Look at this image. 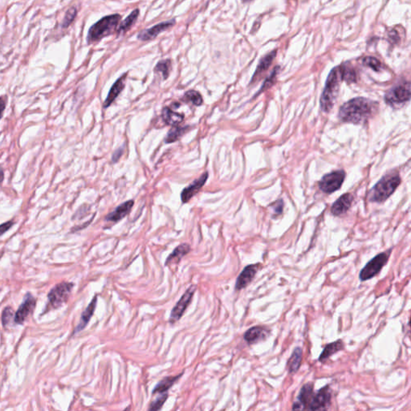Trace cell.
<instances>
[{
	"label": "cell",
	"mask_w": 411,
	"mask_h": 411,
	"mask_svg": "<svg viewBox=\"0 0 411 411\" xmlns=\"http://www.w3.org/2000/svg\"><path fill=\"white\" fill-rule=\"evenodd\" d=\"M378 103L363 97L352 99L340 108L339 117L341 122L347 123L363 124L376 113Z\"/></svg>",
	"instance_id": "6da1fadb"
},
{
	"label": "cell",
	"mask_w": 411,
	"mask_h": 411,
	"mask_svg": "<svg viewBox=\"0 0 411 411\" xmlns=\"http://www.w3.org/2000/svg\"><path fill=\"white\" fill-rule=\"evenodd\" d=\"M343 66L333 68L328 76L321 98V108L324 112H329L338 96L340 85L343 81Z\"/></svg>",
	"instance_id": "7a4b0ae2"
},
{
	"label": "cell",
	"mask_w": 411,
	"mask_h": 411,
	"mask_svg": "<svg viewBox=\"0 0 411 411\" xmlns=\"http://www.w3.org/2000/svg\"><path fill=\"white\" fill-rule=\"evenodd\" d=\"M121 19L122 15L119 14H109L101 18L89 28L87 35V43L89 44L96 43L113 35L117 31Z\"/></svg>",
	"instance_id": "3957f363"
},
{
	"label": "cell",
	"mask_w": 411,
	"mask_h": 411,
	"mask_svg": "<svg viewBox=\"0 0 411 411\" xmlns=\"http://www.w3.org/2000/svg\"><path fill=\"white\" fill-rule=\"evenodd\" d=\"M400 183L401 179L399 175L384 176L373 187L370 193V200L376 203H383L395 192Z\"/></svg>",
	"instance_id": "277c9868"
},
{
	"label": "cell",
	"mask_w": 411,
	"mask_h": 411,
	"mask_svg": "<svg viewBox=\"0 0 411 411\" xmlns=\"http://www.w3.org/2000/svg\"><path fill=\"white\" fill-rule=\"evenodd\" d=\"M73 286L74 284L68 282H62L55 286L47 295L50 308L56 309L65 304L70 296Z\"/></svg>",
	"instance_id": "5b68a950"
},
{
	"label": "cell",
	"mask_w": 411,
	"mask_h": 411,
	"mask_svg": "<svg viewBox=\"0 0 411 411\" xmlns=\"http://www.w3.org/2000/svg\"><path fill=\"white\" fill-rule=\"evenodd\" d=\"M411 98V84L405 82L394 87L385 96V101L393 107L403 105Z\"/></svg>",
	"instance_id": "8992f818"
},
{
	"label": "cell",
	"mask_w": 411,
	"mask_h": 411,
	"mask_svg": "<svg viewBox=\"0 0 411 411\" xmlns=\"http://www.w3.org/2000/svg\"><path fill=\"white\" fill-rule=\"evenodd\" d=\"M389 259L387 253L382 252L371 259L360 272L359 277L362 281L370 280L378 275L379 271L387 264Z\"/></svg>",
	"instance_id": "52a82bcc"
},
{
	"label": "cell",
	"mask_w": 411,
	"mask_h": 411,
	"mask_svg": "<svg viewBox=\"0 0 411 411\" xmlns=\"http://www.w3.org/2000/svg\"><path fill=\"white\" fill-rule=\"evenodd\" d=\"M345 178H346V173L343 171H334L332 173L325 175L322 178L319 183V187L325 193H333L341 188Z\"/></svg>",
	"instance_id": "ba28073f"
},
{
	"label": "cell",
	"mask_w": 411,
	"mask_h": 411,
	"mask_svg": "<svg viewBox=\"0 0 411 411\" xmlns=\"http://www.w3.org/2000/svg\"><path fill=\"white\" fill-rule=\"evenodd\" d=\"M196 288H197V287L196 285H192L186 291L181 299L179 300V302L176 304V305L174 307L173 309L171 311L170 323L175 324V322H177L181 319L183 315L187 310V307L189 306V304L192 302Z\"/></svg>",
	"instance_id": "9c48e42d"
},
{
	"label": "cell",
	"mask_w": 411,
	"mask_h": 411,
	"mask_svg": "<svg viewBox=\"0 0 411 411\" xmlns=\"http://www.w3.org/2000/svg\"><path fill=\"white\" fill-rule=\"evenodd\" d=\"M332 391L329 386L323 387L318 392L313 395L310 405L308 410L310 411H322L327 410L331 405Z\"/></svg>",
	"instance_id": "30bf717a"
},
{
	"label": "cell",
	"mask_w": 411,
	"mask_h": 411,
	"mask_svg": "<svg viewBox=\"0 0 411 411\" xmlns=\"http://www.w3.org/2000/svg\"><path fill=\"white\" fill-rule=\"evenodd\" d=\"M175 24H176L175 19L158 23V24L154 25V27L141 31L138 33V39L142 41H148V40L154 39L158 35H160L161 33L164 32L171 27H173Z\"/></svg>",
	"instance_id": "8fae6325"
},
{
	"label": "cell",
	"mask_w": 411,
	"mask_h": 411,
	"mask_svg": "<svg viewBox=\"0 0 411 411\" xmlns=\"http://www.w3.org/2000/svg\"><path fill=\"white\" fill-rule=\"evenodd\" d=\"M35 299L31 295L27 294L14 315V323L17 325H23L29 316L32 314L35 310Z\"/></svg>",
	"instance_id": "7c38bea8"
},
{
	"label": "cell",
	"mask_w": 411,
	"mask_h": 411,
	"mask_svg": "<svg viewBox=\"0 0 411 411\" xmlns=\"http://www.w3.org/2000/svg\"><path fill=\"white\" fill-rule=\"evenodd\" d=\"M313 395V385L312 383L304 385L300 390V394L297 397V401L293 404L292 410H308Z\"/></svg>",
	"instance_id": "4fadbf2b"
},
{
	"label": "cell",
	"mask_w": 411,
	"mask_h": 411,
	"mask_svg": "<svg viewBox=\"0 0 411 411\" xmlns=\"http://www.w3.org/2000/svg\"><path fill=\"white\" fill-rule=\"evenodd\" d=\"M207 179L208 173L206 172L204 175H201L200 179L193 182L191 185L186 187L181 193V200L183 204H187L190 200H192L194 196H196V194L199 193L202 187H204Z\"/></svg>",
	"instance_id": "5bb4252c"
},
{
	"label": "cell",
	"mask_w": 411,
	"mask_h": 411,
	"mask_svg": "<svg viewBox=\"0 0 411 411\" xmlns=\"http://www.w3.org/2000/svg\"><path fill=\"white\" fill-rule=\"evenodd\" d=\"M258 268H259V264H251V265L245 267L237 279L235 289L239 291V290L246 288L255 278Z\"/></svg>",
	"instance_id": "9a60e30c"
},
{
	"label": "cell",
	"mask_w": 411,
	"mask_h": 411,
	"mask_svg": "<svg viewBox=\"0 0 411 411\" xmlns=\"http://www.w3.org/2000/svg\"><path fill=\"white\" fill-rule=\"evenodd\" d=\"M128 73H125L122 75L119 79H117L111 89L109 90V94L107 97L105 99V103H104V107L108 108L110 106L112 103L115 101V99L119 96L120 93L123 91L125 85H126V79L127 77Z\"/></svg>",
	"instance_id": "2e32d148"
},
{
	"label": "cell",
	"mask_w": 411,
	"mask_h": 411,
	"mask_svg": "<svg viewBox=\"0 0 411 411\" xmlns=\"http://www.w3.org/2000/svg\"><path fill=\"white\" fill-rule=\"evenodd\" d=\"M353 200H354V197L351 194H345L332 206V213L336 216L345 214L351 206Z\"/></svg>",
	"instance_id": "e0dca14e"
},
{
	"label": "cell",
	"mask_w": 411,
	"mask_h": 411,
	"mask_svg": "<svg viewBox=\"0 0 411 411\" xmlns=\"http://www.w3.org/2000/svg\"><path fill=\"white\" fill-rule=\"evenodd\" d=\"M269 335V332L264 328L260 326H255L248 329L244 334V340L249 345L257 343L259 341L265 340Z\"/></svg>",
	"instance_id": "ac0fdd59"
},
{
	"label": "cell",
	"mask_w": 411,
	"mask_h": 411,
	"mask_svg": "<svg viewBox=\"0 0 411 411\" xmlns=\"http://www.w3.org/2000/svg\"><path fill=\"white\" fill-rule=\"evenodd\" d=\"M134 204V200H129V201L124 203L122 205L117 206L115 210H113L112 213L108 214L106 219H107L108 221H112V222L120 221V220L125 218V217L130 213Z\"/></svg>",
	"instance_id": "d6986e66"
},
{
	"label": "cell",
	"mask_w": 411,
	"mask_h": 411,
	"mask_svg": "<svg viewBox=\"0 0 411 411\" xmlns=\"http://www.w3.org/2000/svg\"><path fill=\"white\" fill-rule=\"evenodd\" d=\"M97 296H95L94 298L92 300L90 304H89V306L87 307L86 309L83 312L81 317H80V323H79V325L76 326L74 333H78V332L81 331V330H83V329L85 328V326L88 325V323L89 322L90 319L93 317L95 309H96V307H97Z\"/></svg>",
	"instance_id": "ffe728a7"
},
{
	"label": "cell",
	"mask_w": 411,
	"mask_h": 411,
	"mask_svg": "<svg viewBox=\"0 0 411 411\" xmlns=\"http://www.w3.org/2000/svg\"><path fill=\"white\" fill-rule=\"evenodd\" d=\"M191 251V246L187 243H183L174 250L173 252L169 255L166 260V266L171 265L173 263H179L183 257L185 256Z\"/></svg>",
	"instance_id": "44dd1931"
},
{
	"label": "cell",
	"mask_w": 411,
	"mask_h": 411,
	"mask_svg": "<svg viewBox=\"0 0 411 411\" xmlns=\"http://www.w3.org/2000/svg\"><path fill=\"white\" fill-rule=\"evenodd\" d=\"M139 14H140V10L138 8L134 9V10L126 17V19H124L122 23H120L119 27L117 28V34L120 35V34H122V33L127 32V31L135 24L136 22L138 20Z\"/></svg>",
	"instance_id": "7402d4cb"
},
{
	"label": "cell",
	"mask_w": 411,
	"mask_h": 411,
	"mask_svg": "<svg viewBox=\"0 0 411 411\" xmlns=\"http://www.w3.org/2000/svg\"><path fill=\"white\" fill-rule=\"evenodd\" d=\"M276 53H277L276 51H271V52H270L269 54H267V56H264V57L260 60L259 65H258V68H257L256 71H255V74L253 76L251 83H253L254 81H255V80H258L259 76H260V75H261L263 72H266V71L268 69V68H269L271 63L273 61L274 58L276 57Z\"/></svg>",
	"instance_id": "603a6c76"
},
{
	"label": "cell",
	"mask_w": 411,
	"mask_h": 411,
	"mask_svg": "<svg viewBox=\"0 0 411 411\" xmlns=\"http://www.w3.org/2000/svg\"><path fill=\"white\" fill-rule=\"evenodd\" d=\"M163 121L170 126H177L183 122L184 115L181 113H176L170 108H165L163 110Z\"/></svg>",
	"instance_id": "cb8c5ba5"
},
{
	"label": "cell",
	"mask_w": 411,
	"mask_h": 411,
	"mask_svg": "<svg viewBox=\"0 0 411 411\" xmlns=\"http://www.w3.org/2000/svg\"><path fill=\"white\" fill-rule=\"evenodd\" d=\"M344 346H344V342L341 340H338L335 342L329 344V345L325 346V350L319 358V361L321 362H325L328 358H330L333 354L344 350Z\"/></svg>",
	"instance_id": "d4e9b609"
},
{
	"label": "cell",
	"mask_w": 411,
	"mask_h": 411,
	"mask_svg": "<svg viewBox=\"0 0 411 411\" xmlns=\"http://www.w3.org/2000/svg\"><path fill=\"white\" fill-rule=\"evenodd\" d=\"M302 362V350L300 348H296L292 353L288 362V371L291 374L297 372Z\"/></svg>",
	"instance_id": "484cf974"
},
{
	"label": "cell",
	"mask_w": 411,
	"mask_h": 411,
	"mask_svg": "<svg viewBox=\"0 0 411 411\" xmlns=\"http://www.w3.org/2000/svg\"><path fill=\"white\" fill-rule=\"evenodd\" d=\"M183 375V374H179L178 376L175 377H167L161 381L159 384L157 385L156 387L154 388L153 394H164L173 387V385L177 382L178 379Z\"/></svg>",
	"instance_id": "4316f807"
},
{
	"label": "cell",
	"mask_w": 411,
	"mask_h": 411,
	"mask_svg": "<svg viewBox=\"0 0 411 411\" xmlns=\"http://www.w3.org/2000/svg\"><path fill=\"white\" fill-rule=\"evenodd\" d=\"M172 70V60L171 59H166L158 62V64L154 68V72L162 73L164 80H167L171 74Z\"/></svg>",
	"instance_id": "83f0119b"
},
{
	"label": "cell",
	"mask_w": 411,
	"mask_h": 411,
	"mask_svg": "<svg viewBox=\"0 0 411 411\" xmlns=\"http://www.w3.org/2000/svg\"><path fill=\"white\" fill-rule=\"evenodd\" d=\"M187 130H188V127L175 126L172 130L169 131L167 138H166V142L167 143H172V142H176V141L179 140V138H181L183 134H185Z\"/></svg>",
	"instance_id": "f1b7e54d"
},
{
	"label": "cell",
	"mask_w": 411,
	"mask_h": 411,
	"mask_svg": "<svg viewBox=\"0 0 411 411\" xmlns=\"http://www.w3.org/2000/svg\"><path fill=\"white\" fill-rule=\"evenodd\" d=\"M185 102H191L196 106H200L203 104V97L199 92L196 90H190L186 93L183 97Z\"/></svg>",
	"instance_id": "f546056e"
},
{
	"label": "cell",
	"mask_w": 411,
	"mask_h": 411,
	"mask_svg": "<svg viewBox=\"0 0 411 411\" xmlns=\"http://www.w3.org/2000/svg\"><path fill=\"white\" fill-rule=\"evenodd\" d=\"M76 14H77V10H76L75 6H72V7L68 9V10L66 11L64 20L62 22V28H68V27L70 26L71 23L76 19Z\"/></svg>",
	"instance_id": "4dcf8cb0"
},
{
	"label": "cell",
	"mask_w": 411,
	"mask_h": 411,
	"mask_svg": "<svg viewBox=\"0 0 411 411\" xmlns=\"http://www.w3.org/2000/svg\"><path fill=\"white\" fill-rule=\"evenodd\" d=\"M14 315L15 313L10 307H6L4 308L2 313V323L4 327L8 326L13 321L14 322Z\"/></svg>",
	"instance_id": "1f68e13d"
},
{
	"label": "cell",
	"mask_w": 411,
	"mask_h": 411,
	"mask_svg": "<svg viewBox=\"0 0 411 411\" xmlns=\"http://www.w3.org/2000/svg\"><path fill=\"white\" fill-rule=\"evenodd\" d=\"M363 64L365 66H367V67H370V68H372L375 72L380 71L381 67H382L381 62L376 58L371 57V56L364 58Z\"/></svg>",
	"instance_id": "d6a6232c"
},
{
	"label": "cell",
	"mask_w": 411,
	"mask_h": 411,
	"mask_svg": "<svg viewBox=\"0 0 411 411\" xmlns=\"http://www.w3.org/2000/svg\"><path fill=\"white\" fill-rule=\"evenodd\" d=\"M343 78L348 83L355 82L357 76L354 69L343 66Z\"/></svg>",
	"instance_id": "836d02e7"
},
{
	"label": "cell",
	"mask_w": 411,
	"mask_h": 411,
	"mask_svg": "<svg viewBox=\"0 0 411 411\" xmlns=\"http://www.w3.org/2000/svg\"><path fill=\"white\" fill-rule=\"evenodd\" d=\"M167 398H168V395L167 394H165L163 395V396H161L160 398L159 399H156L155 401L153 402L151 404H150V411H159L160 410L163 406L164 405V403L167 402Z\"/></svg>",
	"instance_id": "e575fe53"
},
{
	"label": "cell",
	"mask_w": 411,
	"mask_h": 411,
	"mask_svg": "<svg viewBox=\"0 0 411 411\" xmlns=\"http://www.w3.org/2000/svg\"><path fill=\"white\" fill-rule=\"evenodd\" d=\"M276 75H277V69L276 68V69L274 70V72H272V74H271L269 78L266 80L265 84H264V85H263V88H262L261 90H263V89L264 90V89H267L268 87L271 86V84L274 82V80H275V78L276 77Z\"/></svg>",
	"instance_id": "d590c367"
},
{
	"label": "cell",
	"mask_w": 411,
	"mask_h": 411,
	"mask_svg": "<svg viewBox=\"0 0 411 411\" xmlns=\"http://www.w3.org/2000/svg\"><path fill=\"white\" fill-rule=\"evenodd\" d=\"M13 224H14L13 221H8V222H4V223L0 225V236L6 232L13 226Z\"/></svg>",
	"instance_id": "8d00e7d4"
},
{
	"label": "cell",
	"mask_w": 411,
	"mask_h": 411,
	"mask_svg": "<svg viewBox=\"0 0 411 411\" xmlns=\"http://www.w3.org/2000/svg\"><path fill=\"white\" fill-rule=\"evenodd\" d=\"M5 109H6V100L4 97H0V120L2 118Z\"/></svg>",
	"instance_id": "74e56055"
},
{
	"label": "cell",
	"mask_w": 411,
	"mask_h": 411,
	"mask_svg": "<svg viewBox=\"0 0 411 411\" xmlns=\"http://www.w3.org/2000/svg\"><path fill=\"white\" fill-rule=\"evenodd\" d=\"M123 154V148H120L116 150L113 155V161L114 163H117V161L119 160L120 158Z\"/></svg>",
	"instance_id": "f35d334b"
},
{
	"label": "cell",
	"mask_w": 411,
	"mask_h": 411,
	"mask_svg": "<svg viewBox=\"0 0 411 411\" xmlns=\"http://www.w3.org/2000/svg\"><path fill=\"white\" fill-rule=\"evenodd\" d=\"M276 207L274 208V210L276 211V214H281L284 204H283V202H282L281 200L276 202Z\"/></svg>",
	"instance_id": "ab89813d"
},
{
	"label": "cell",
	"mask_w": 411,
	"mask_h": 411,
	"mask_svg": "<svg viewBox=\"0 0 411 411\" xmlns=\"http://www.w3.org/2000/svg\"><path fill=\"white\" fill-rule=\"evenodd\" d=\"M3 179H4V173H3V171L0 169V183H2Z\"/></svg>",
	"instance_id": "60d3db41"
},
{
	"label": "cell",
	"mask_w": 411,
	"mask_h": 411,
	"mask_svg": "<svg viewBox=\"0 0 411 411\" xmlns=\"http://www.w3.org/2000/svg\"><path fill=\"white\" fill-rule=\"evenodd\" d=\"M242 1H243V2H249V1H251V0H242Z\"/></svg>",
	"instance_id": "b9f144b4"
}]
</instances>
